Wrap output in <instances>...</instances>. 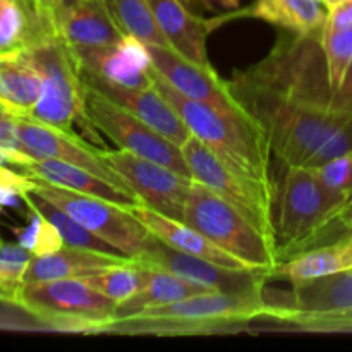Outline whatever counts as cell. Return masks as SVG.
<instances>
[{"label": "cell", "instance_id": "cell-1", "mask_svg": "<svg viewBox=\"0 0 352 352\" xmlns=\"http://www.w3.org/2000/svg\"><path fill=\"white\" fill-rule=\"evenodd\" d=\"M229 85L267 131L272 151L284 167L316 168L352 151V113L301 105L237 79Z\"/></svg>", "mask_w": 352, "mask_h": 352}, {"label": "cell", "instance_id": "cell-2", "mask_svg": "<svg viewBox=\"0 0 352 352\" xmlns=\"http://www.w3.org/2000/svg\"><path fill=\"white\" fill-rule=\"evenodd\" d=\"M352 198L311 168L284 167L275 182L274 229L278 265L351 232Z\"/></svg>", "mask_w": 352, "mask_h": 352}, {"label": "cell", "instance_id": "cell-3", "mask_svg": "<svg viewBox=\"0 0 352 352\" xmlns=\"http://www.w3.org/2000/svg\"><path fill=\"white\" fill-rule=\"evenodd\" d=\"M278 309L263 292H203L181 301L116 316L103 327L110 336H223L246 330L256 320H274Z\"/></svg>", "mask_w": 352, "mask_h": 352}, {"label": "cell", "instance_id": "cell-4", "mask_svg": "<svg viewBox=\"0 0 352 352\" xmlns=\"http://www.w3.org/2000/svg\"><path fill=\"white\" fill-rule=\"evenodd\" d=\"M153 85L191 131L192 136L212 148L222 160L248 177L275 189L272 170L270 140L267 131L248 110H222L208 103L186 98L175 91L157 71H151Z\"/></svg>", "mask_w": 352, "mask_h": 352}, {"label": "cell", "instance_id": "cell-5", "mask_svg": "<svg viewBox=\"0 0 352 352\" xmlns=\"http://www.w3.org/2000/svg\"><path fill=\"white\" fill-rule=\"evenodd\" d=\"M23 50L43 78L40 100L26 119L69 133H76L78 126L85 140L103 146L100 131L86 112V86L71 52L58 40L40 41Z\"/></svg>", "mask_w": 352, "mask_h": 352}, {"label": "cell", "instance_id": "cell-6", "mask_svg": "<svg viewBox=\"0 0 352 352\" xmlns=\"http://www.w3.org/2000/svg\"><path fill=\"white\" fill-rule=\"evenodd\" d=\"M33 17L38 43L58 40L85 67L112 48L122 31L110 17L103 0H24Z\"/></svg>", "mask_w": 352, "mask_h": 352}, {"label": "cell", "instance_id": "cell-7", "mask_svg": "<svg viewBox=\"0 0 352 352\" xmlns=\"http://www.w3.org/2000/svg\"><path fill=\"white\" fill-rule=\"evenodd\" d=\"M182 222L195 227L212 243L239 258L253 270L274 275V270L278 267L274 241L265 236L236 206L196 181L189 191Z\"/></svg>", "mask_w": 352, "mask_h": 352}, {"label": "cell", "instance_id": "cell-8", "mask_svg": "<svg viewBox=\"0 0 352 352\" xmlns=\"http://www.w3.org/2000/svg\"><path fill=\"white\" fill-rule=\"evenodd\" d=\"M50 330L93 336L116 315V302L100 294L85 278L24 284L16 305Z\"/></svg>", "mask_w": 352, "mask_h": 352}, {"label": "cell", "instance_id": "cell-9", "mask_svg": "<svg viewBox=\"0 0 352 352\" xmlns=\"http://www.w3.org/2000/svg\"><path fill=\"white\" fill-rule=\"evenodd\" d=\"M181 148L192 179L236 206L275 244V189L244 175L192 134Z\"/></svg>", "mask_w": 352, "mask_h": 352}, {"label": "cell", "instance_id": "cell-10", "mask_svg": "<svg viewBox=\"0 0 352 352\" xmlns=\"http://www.w3.org/2000/svg\"><path fill=\"white\" fill-rule=\"evenodd\" d=\"M33 181L34 186L31 191L64 210L69 217L78 220L81 226L96 234L100 239L112 244L131 260H138L150 244L151 234L127 206L69 191L40 179L33 177Z\"/></svg>", "mask_w": 352, "mask_h": 352}, {"label": "cell", "instance_id": "cell-11", "mask_svg": "<svg viewBox=\"0 0 352 352\" xmlns=\"http://www.w3.org/2000/svg\"><path fill=\"white\" fill-rule=\"evenodd\" d=\"M86 112L96 129L119 148L192 177L181 146L91 88H86Z\"/></svg>", "mask_w": 352, "mask_h": 352}, {"label": "cell", "instance_id": "cell-12", "mask_svg": "<svg viewBox=\"0 0 352 352\" xmlns=\"http://www.w3.org/2000/svg\"><path fill=\"white\" fill-rule=\"evenodd\" d=\"M102 155L138 196L141 205L172 219H184L186 201L195 179L122 148H103Z\"/></svg>", "mask_w": 352, "mask_h": 352}, {"label": "cell", "instance_id": "cell-13", "mask_svg": "<svg viewBox=\"0 0 352 352\" xmlns=\"http://www.w3.org/2000/svg\"><path fill=\"white\" fill-rule=\"evenodd\" d=\"M136 261L153 270H164L177 275L210 291L229 292V294L263 292L267 280L272 277L268 272L263 270H234L203 258L181 253L155 237L153 234L150 244Z\"/></svg>", "mask_w": 352, "mask_h": 352}, {"label": "cell", "instance_id": "cell-14", "mask_svg": "<svg viewBox=\"0 0 352 352\" xmlns=\"http://www.w3.org/2000/svg\"><path fill=\"white\" fill-rule=\"evenodd\" d=\"M16 131L23 151L34 160L65 162V164L86 168L102 177L103 181L133 192L127 188L124 179L103 158V148H96L81 134L57 129V127L26 119V117H16Z\"/></svg>", "mask_w": 352, "mask_h": 352}, {"label": "cell", "instance_id": "cell-15", "mask_svg": "<svg viewBox=\"0 0 352 352\" xmlns=\"http://www.w3.org/2000/svg\"><path fill=\"white\" fill-rule=\"evenodd\" d=\"M148 50L155 71L182 96L222 110H246L234 96L229 81L220 79L212 65L189 60L172 47L148 45Z\"/></svg>", "mask_w": 352, "mask_h": 352}, {"label": "cell", "instance_id": "cell-16", "mask_svg": "<svg viewBox=\"0 0 352 352\" xmlns=\"http://www.w3.org/2000/svg\"><path fill=\"white\" fill-rule=\"evenodd\" d=\"M79 72H81V79L86 88L102 93L113 103L129 110L131 113L140 117L143 122H146L158 134L170 140L177 146H182L191 138V131L188 129L177 110L155 88V85L144 89L124 88V86L109 82L89 69H79Z\"/></svg>", "mask_w": 352, "mask_h": 352}, {"label": "cell", "instance_id": "cell-17", "mask_svg": "<svg viewBox=\"0 0 352 352\" xmlns=\"http://www.w3.org/2000/svg\"><path fill=\"white\" fill-rule=\"evenodd\" d=\"M278 313L270 330H284L291 323L316 316L340 315L352 311V268L329 277L292 285L285 299L274 298Z\"/></svg>", "mask_w": 352, "mask_h": 352}, {"label": "cell", "instance_id": "cell-18", "mask_svg": "<svg viewBox=\"0 0 352 352\" xmlns=\"http://www.w3.org/2000/svg\"><path fill=\"white\" fill-rule=\"evenodd\" d=\"M158 28L168 45L179 54L201 65H212L206 52V40L219 19H205L189 10L179 0H146Z\"/></svg>", "mask_w": 352, "mask_h": 352}, {"label": "cell", "instance_id": "cell-19", "mask_svg": "<svg viewBox=\"0 0 352 352\" xmlns=\"http://www.w3.org/2000/svg\"><path fill=\"white\" fill-rule=\"evenodd\" d=\"M129 210L146 227L148 232L153 234L155 237H158L165 244L181 251V253L203 258V260H208L212 263L222 265V267L227 268H234V270H253L244 261H241L239 258L223 251L222 248L212 243L208 237L203 236L199 230L188 226L182 220L172 219V217L164 215V213L155 212V210L148 208V206L141 205V203L131 206Z\"/></svg>", "mask_w": 352, "mask_h": 352}, {"label": "cell", "instance_id": "cell-20", "mask_svg": "<svg viewBox=\"0 0 352 352\" xmlns=\"http://www.w3.org/2000/svg\"><path fill=\"white\" fill-rule=\"evenodd\" d=\"M79 69L95 71L109 82L124 88L144 89L153 86V58L148 45L131 34H122L112 48Z\"/></svg>", "mask_w": 352, "mask_h": 352}, {"label": "cell", "instance_id": "cell-21", "mask_svg": "<svg viewBox=\"0 0 352 352\" xmlns=\"http://www.w3.org/2000/svg\"><path fill=\"white\" fill-rule=\"evenodd\" d=\"M129 261L133 260L126 256H112V254L64 246L55 253L31 258L24 272L23 285L60 280V278H85Z\"/></svg>", "mask_w": 352, "mask_h": 352}, {"label": "cell", "instance_id": "cell-22", "mask_svg": "<svg viewBox=\"0 0 352 352\" xmlns=\"http://www.w3.org/2000/svg\"><path fill=\"white\" fill-rule=\"evenodd\" d=\"M23 170L30 177L40 179L48 184L107 199V201L117 203V205L127 206V208L140 203V199L133 192L103 181L102 177L86 170V168L76 167V165L65 164L60 160H34L26 167H23Z\"/></svg>", "mask_w": 352, "mask_h": 352}, {"label": "cell", "instance_id": "cell-23", "mask_svg": "<svg viewBox=\"0 0 352 352\" xmlns=\"http://www.w3.org/2000/svg\"><path fill=\"white\" fill-rule=\"evenodd\" d=\"M43 78L23 48L0 54V109L28 117L41 95Z\"/></svg>", "mask_w": 352, "mask_h": 352}, {"label": "cell", "instance_id": "cell-24", "mask_svg": "<svg viewBox=\"0 0 352 352\" xmlns=\"http://www.w3.org/2000/svg\"><path fill=\"white\" fill-rule=\"evenodd\" d=\"M352 268V230L346 236L322 244L284 261L274 270L272 277H282L292 285H301L316 278L329 277Z\"/></svg>", "mask_w": 352, "mask_h": 352}, {"label": "cell", "instance_id": "cell-25", "mask_svg": "<svg viewBox=\"0 0 352 352\" xmlns=\"http://www.w3.org/2000/svg\"><path fill=\"white\" fill-rule=\"evenodd\" d=\"M244 14L298 34L322 30L329 16L323 0H256Z\"/></svg>", "mask_w": 352, "mask_h": 352}, {"label": "cell", "instance_id": "cell-26", "mask_svg": "<svg viewBox=\"0 0 352 352\" xmlns=\"http://www.w3.org/2000/svg\"><path fill=\"white\" fill-rule=\"evenodd\" d=\"M203 292H215L210 289L196 285L192 282L184 280V278L172 275L164 270H153L151 268L150 278L146 284L136 292L131 299L119 305L116 308V316H127L133 313L141 311V309L153 308V306L168 305V302L181 301V299L189 298V296L203 294Z\"/></svg>", "mask_w": 352, "mask_h": 352}, {"label": "cell", "instance_id": "cell-27", "mask_svg": "<svg viewBox=\"0 0 352 352\" xmlns=\"http://www.w3.org/2000/svg\"><path fill=\"white\" fill-rule=\"evenodd\" d=\"M23 201L30 206V210H34V212L41 213L45 219L50 220V222L57 227L62 239H64V246L95 251V253L112 254V256H126V254L120 253L117 248H113L112 244L100 239L96 234H93L91 230L86 229L85 226H81L78 220L69 217L64 210L55 206L54 203H50L48 199L41 198L40 195L33 192L31 189L30 191L23 192Z\"/></svg>", "mask_w": 352, "mask_h": 352}, {"label": "cell", "instance_id": "cell-28", "mask_svg": "<svg viewBox=\"0 0 352 352\" xmlns=\"http://www.w3.org/2000/svg\"><path fill=\"white\" fill-rule=\"evenodd\" d=\"M103 3L122 34L136 36L146 45L170 47L146 0H103Z\"/></svg>", "mask_w": 352, "mask_h": 352}, {"label": "cell", "instance_id": "cell-29", "mask_svg": "<svg viewBox=\"0 0 352 352\" xmlns=\"http://www.w3.org/2000/svg\"><path fill=\"white\" fill-rule=\"evenodd\" d=\"M150 274L151 268L133 260L129 263L119 265V267H112L109 270L89 275V277H85V280L91 287H95L100 294H103L119 306L126 302L127 299L133 298L146 284Z\"/></svg>", "mask_w": 352, "mask_h": 352}, {"label": "cell", "instance_id": "cell-30", "mask_svg": "<svg viewBox=\"0 0 352 352\" xmlns=\"http://www.w3.org/2000/svg\"><path fill=\"white\" fill-rule=\"evenodd\" d=\"M320 43H322L323 55H325L330 98L332 93L340 86L344 74L352 62V28L323 26L320 31Z\"/></svg>", "mask_w": 352, "mask_h": 352}, {"label": "cell", "instance_id": "cell-31", "mask_svg": "<svg viewBox=\"0 0 352 352\" xmlns=\"http://www.w3.org/2000/svg\"><path fill=\"white\" fill-rule=\"evenodd\" d=\"M31 19L23 0H0V54L31 45Z\"/></svg>", "mask_w": 352, "mask_h": 352}, {"label": "cell", "instance_id": "cell-32", "mask_svg": "<svg viewBox=\"0 0 352 352\" xmlns=\"http://www.w3.org/2000/svg\"><path fill=\"white\" fill-rule=\"evenodd\" d=\"M33 258L31 251L17 244L0 241V299L16 305L17 294L23 287V277L28 263Z\"/></svg>", "mask_w": 352, "mask_h": 352}, {"label": "cell", "instance_id": "cell-33", "mask_svg": "<svg viewBox=\"0 0 352 352\" xmlns=\"http://www.w3.org/2000/svg\"><path fill=\"white\" fill-rule=\"evenodd\" d=\"M31 220L24 229L17 230V243L31 251L33 256H45L64 248V239L57 227L41 213L31 210Z\"/></svg>", "mask_w": 352, "mask_h": 352}, {"label": "cell", "instance_id": "cell-34", "mask_svg": "<svg viewBox=\"0 0 352 352\" xmlns=\"http://www.w3.org/2000/svg\"><path fill=\"white\" fill-rule=\"evenodd\" d=\"M329 188L352 198V151L339 155L320 167L311 168Z\"/></svg>", "mask_w": 352, "mask_h": 352}, {"label": "cell", "instance_id": "cell-35", "mask_svg": "<svg viewBox=\"0 0 352 352\" xmlns=\"http://www.w3.org/2000/svg\"><path fill=\"white\" fill-rule=\"evenodd\" d=\"M284 330H296V332H313V333H352V311L340 313V315L316 316V318H305L291 323Z\"/></svg>", "mask_w": 352, "mask_h": 352}, {"label": "cell", "instance_id": "cell-36", "mask_svg": "<svg viewBox=\"0 0 352 352\" xmlns=\"http://www.w3.org/2000/svg\"><path fill=\"white\" fill-rule=\"evenodd\" d=\"M327 109L336 110V112L352 113V62L349 64V67H347L346 74H344L340 86L329 98Z\"/></svg>", "mask_w": 352, "mask_h": 352}, {"label": "cell", "instance_id": "cell-37", "mask_svg": "<svg viewBox=\"0 0 352 352\" xmlns=\"http://www.w3.org/2000/svg\"><path fill=\"white\" fill-rule=\"evenodd\" d=\"M0 148L7 151H16V153L23 151L21 141L17 138L16 117L10 116L3 109H0Z\"/></svg>", "mask_w": 352, "mask_h": 352}, {"label": "cell", "instance_id": "cell-38", "mask_svg": "<svg viewBox=\"0 0 352 352\" xmlns=\"http://www.w3.org/2000/svg\"><path fill=\"white\" fill-rule=\"evenodd\" d=\"M0 186H12V188L21 189V191H30V189H33L34 181L30 175L0 167Z\"/></svg>", "mask_w": 352, "mask_h": 352}, {"label": "cell", "instance_id": "cell-39", "mask_svg": "<svg viewBox=\"0 0 352 352\" xmlns=\"http://www.w3.org/2000/svg\"><path fill=\"white\" fill-rule=\"evenodd\" d=\"M179 2H182L189 10H192L195 14H199V16H203L205 10L212 9V2L210 0H179Z\"/></svg>", "mask_w": 352, "mask_h": 352}, {"label": "cell", "instance_id": "cell-40", "mask_svg": "<svg viewBox=\"0 0 352 352\" xmlns=\"http://www.w3.org/2000/svg\"><path fill=\"white\" fill-rule=\"evenodd\" d=\"M219 2L227 9H237V6H239V0H219Z\"/></svg>", "mask_w": 352, "mask_h": 352}, {"label": "cell", "instance_id": "cell-41", "mask_svg": "<svg viewBox=\"0 0 352 352\" xmlns=\"http://www.w3.org/2000/svg\"><path fill=\"white\" fill-rule=\"evenodd\" d=\"M323 2H325V6L329 7V9H332V7L339 6V3H342V2H347V0H323Z\"/></svg>", "mask_w": 352, "mask_h": 352}, {"label": "cell", "instance_id": "cell-42", "mask_svg": "<svg viewBox=\"0 0 352 352\" xmlns=\"http://www.w3.org/2000/svg\"><path fill=\"white\" fill-rule=\"evenodd\" d=\"M349 227H351V230H352V210H351V213H349Z\"/></svg>", "mask_w": 352, "mask_h": 352}, {"label": "cell", "instance_id": "cell-43", "mask_svg": "<svg viewBox=\"0 0 352 352\" xmlns=\"http://www.w3.org/2000/svg\"><path fill=\"white\" fill-rule=\"evenodd\" d=\"M0 210H2V205H0Z\"/></svg>", "mask_w": 352, "mask_h": 352}]
</instances>
